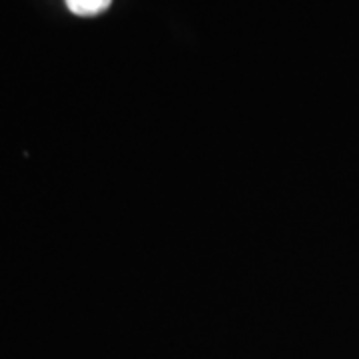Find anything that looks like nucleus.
Wrapping results in <instances>:
<instances>
[{"instance_id": "1", "label": "nucleus", "mask_w": 359, "mask_h": 359, "mask_svg": "<svg viewBox=\"0 0 359 359\" xmlns=\"http://www.w3.org/2000/svg\"><path fill=\"white\" fill-rule=\"evenodd\" d=\"M112 0H66L68 8L78 16H96L110 6Z\"/></svg>"}]
</instances>
